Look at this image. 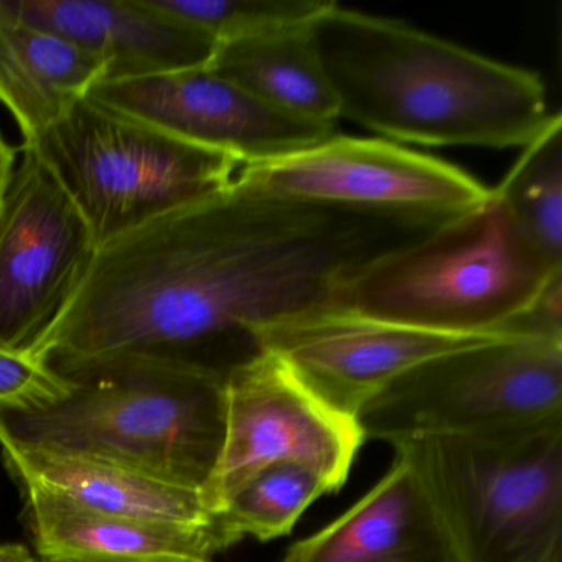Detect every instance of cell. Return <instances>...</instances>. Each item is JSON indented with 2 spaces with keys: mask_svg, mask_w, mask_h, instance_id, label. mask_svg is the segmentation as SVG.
Returning <instances> with one entry per match:
<instances>
[{
  "mask_svg": "<svg viewBox=\"0 0 562 562\" xmlns=\"http://www.w3.org/2000/svg\"><path fill=\"white\" fill-rule=\"evenodd\" d=\"M331 492L327 480L304 463H278L248 480L213 516L225 548L245 538L288 536L305 509Z\"/></svg>",
  "mask_w": 562,
  "mask_h": 562,
  "instance_id": "obj_20",
  "label": "cell"
},
{
  "mask_svg": "<svg viewBox=\"0 0 562 562\" xmlns=\"http://www.w3.org/2000/svg\"><path fill=\"white\" fill-rule=\"evenodd\" d=\"M25 519L42 562H213L226 551L215 526L173 525L81 508L22 492Z\"/></svg>",
  "mask_w": 562,
  "mask_h": 562,
  "instance_id": "obj_16",
  "label": "cell"
},
{
  "mask_svg": "<svg viewBox=\"0 0 562 562\" xmlns=\"http://www.w3.org/2000/svg\"><path fill=\"white\" fill-rule=\"evenodd\" d=\"M562 414V338L508 334L426 361L358 414L367 439L465 436Z\"/></svg>",
  "mask_w": 562,
  "mask_h": 562,
  "instance_id": "obj_7",
  "label": "cell"
},
{
  "mask_svg": "<svg viewBox=\"0 0 562 562\" xmlns=\"http://www.w3.org/2000/svg\"><path fill=\"white\" fill-rule=\"evenodd\" d=\"M97 249L57 177L22 146L0 213V345L32 347L74 297Z\"/></svg>",
  "mask_w": 562,
  "mask_h": 562,
  "instance_id": "obj_10",
  "label": "cell"
},
{
  "mask_svg": "<svg viewBox=\"0 0 562 562\" xmlns=\"http://www.w3.org/2000/svg\"><path fill=\"white\" fill-rule=\"evenodd\" d=\"M314 38L340 117L420 146L525 147L551 121L538 74L331 4Z\"/></svg>",
  "mask_w": 562,
  "mask_h": 562,
  "instance_id": "obj_2",
  "label": "cell"
},
{
  "mask_svg": "<svg viewBox=\"0 0 562 562\" xmlns=\"http://www.w3.org/2000/svg\"><path fill=\"white\" fill-rule=\"evenodd\" d=\"M0 11L100 58L104 81L206 67L216 50L212 37L144 0H0Z\"/></svg>",
  "mask_w": 562,
  "mask_h": 562,
  "instance_id": "obj_13",
  "label": "cell"
},
{
  "mask_svg": "<svg viewBox=\"0 0 562 562\" xmlns=\"http://www.w3.org/2000/svg\"><path fill=\"white\" fill-rule=\"evenodd\" d=\"M440 223L228 192L98 246L32 350L58 373L130 357L229 371L265 325L337 307L368 262Z\"/></svg>",
  "mask_w": 562,
  "mask_h": 562,
  "instance_id": "obj_1",
  "label": "cell"
},
{
  "mask_svg": "<svg viewBox=\"0 0 562 562\" xmlns=\"http://www.w3.org/2000/svg\"><path fill=\"white\" fill-rule=\"evenodd\" d=\"M64 376L71 381L64 400L0 414V432L202 492L225 436L226 376L157 357L120 358Z\"/></svg>",
  "mask_w": 562,
  "mask_h": 562,
  "instance_id": "obj_3",
  "label": "cell"
},
{
  "mask_svg": "<svg viewBox=\"0 0 562 562\" xmlns=\"http://www.w3.org/2000/svg\"><path fill=\"white\" fill-rule=\"evenodd\" d=\"M147 8L199 29L218 44L261 37L317 21L330 0H144Z\"/></svg>",
  "mask_w": 562,
  "mask_h": 562,
  "instance_id": "obj_21",
  "label": "cell"
},
{
  "mask_svg": "<svg viewBox=\"0 0 562 562\" xmlns=\"http://www.w3.org/2000/svg\"><path fill=\"white\" fill-rule=\"evenodd\" d=\"M27 146L57 177L97 246L228 192L245 167L88 98Z\"/></svg>",
  "mask_w": 562,
  "mask_h": 562,
  "instance_id": "obj_6",
  "label": "cell"
},
{
  "mask_svg": "<svg viewBox=\"0 0 562 562\" xmlns=\"http://www.w3.org/2000/svg\"><path fill=\"white\" fill-rule=\"evenodd\" d=\"M5 469L22 492H41L106 515L210 525L200 490L127 469L110 460L18 442L0 432Z\"/></svg>",
  "mask_w": 562,
  "mask_h": 562,
  "instance_id": "obj_15",
  "label": "cell"
},
{
  "mask_svg": "<svg viewBox=\"0 0 562 562\" xmlns=\"http://www.w3.org/2000/svg\"><path fill=\"white\" fill-rule=\"evenodd\" d=\"M255 195L370 215L442 223L475 209L492 189L465 170L391 140L334 136L239 170Z\"/></svg>",
  "mask_w": 562,
  "mask_h": 562,
  "instance_id": "obj_8",
  "label": "cell"
},
{
  "mask_svg": "<svg viewBox=\"0 0 562 562\" xmlns=\"http://www.w3.org/2000/svg\"><path fill=\"white\" fill-rule=\"evenodd\" d=\"M88 100L245 166L291 156L335 134V124L279 113L206 67L103 81Z\"/></svg>",
  "mask_w": 562,
  "mask_h": 562,
  "instance_id": "obj_12",
  "label": "cell"
},
{
  "mask_svg": "<svg viewBox=\"0 0 562 562\" xmlns=\"http://www.w3.org/2000/svg\"><path fill=\"white\" fill-rule=\"evenodd\" d=\"M37 555L21 542H0V562H37Z\"/></svg>",
  "mask_w": 562,
  "mask_h": 562,
  "instance_id": "obj_24",
  "label": "cell"
},
{
  "mask_svg": "<svg viewBox=\"0 0 562 562\" xmlns=\"http://www.w3.org/2000/svg\"><path fill=\"white\" fill-rule=\"evenodd\" d=\"M561 272L519 232L492 189L475 209L368 262L335 308L437 334H508Z\"/></svg>",
  "mask_w": 562,
  "mask_h": 562,
  "instance_id": "obj_4",
  "label": "cell"
},
{
  "mask_svg": "<svg viewBox=\"0 0 562 562\" xmlns=\"http://www.w3.org/2000/svg\"><path fill=\"white\" fill-rule=\"evenodd\" d=\"M493 193L519 232L549 261L562 266L561 114H552L546 130L522 147Z\"/></svg>",
  "mask_w": 562,
  "mask_h": 562,
  "instance_id": "obj_19",
  "label": "cell"
},
{
  "mask_svg": "<svg viewBox=\"0 0 562 562\" xmlns=\"http://www.w3.org/2000/svg\"><path fill=\"white\" fill-rule=\"evenodd\" d=\"M364 440L357 417L328 406L281 358L261 351L226 376L225 436L203 503L215 516L256 473L289 462L312 467L338 492Z\"/></svg>",
  "mask_w": 562,
  "mask_h": 562,
  "instance_id": "obj_9",
  "label": "cell"
},
{
  "mask_svg": "<svg viewBox=\"0 0 562 562\" xmlns=\"http://www.w3.org/2000/svg\"><path fill=\"white\" fill-rule=\"evenodd\" d=\"M206 68L272 110L312 123L340 117L314 38V22L216 45Z\"/></svg>",
  "mask_w": 562,
  "mask_h": 562,
  "instance_id": "obj_18",
  "label": "cell"
},
{
  "mask_svg": "<svg viewBox=\"0 0 562 562\" xmlns=\"http://www.w3.org/2000/svg\"><path fill=\"white\" fill-rule=\"evenodd\" d=\"M282 562H459L432 498L403 450L344 515L294 542Z\"/></svg>",
  "mask_w": 562,
  "mask_h": 562,
  "instance_id": "obj_14",
  "label": "cell"
},
{
  "mask_svg": "<svg viewBox=\"0 0 562 562\" xmlns=\"http://www.w3.org/2000/svg\"><path fill=\"white\" fill-rule=\"evenodd\" d=\"M37 562H42V561H37Z\"/></svg>",
  "mask_w": 562,
  "mask_h": 562,
  "instance_id": "obj_25",
  "label": "cell"
},
{
  "mask_svg": "<svg viewBox=\"0 0 562 562\" xmlns=\"http://www.w3.org/2000/svg\"><path fill=\"white\" fill-rule=\"evenodd\" d=\"M106 80L100 58L0 11V104L34 144Z\"/></svg>",
  "mask_w": 562,
  "mask_h": 562,
  "instance_id": "obj_17",
  "label": "cell"
},
{
  "mask_svg": "<svg viewBox=\"0 0 562 562\" xmlns=\"http://www.w3.org/2000/svg\"><path fill=\"white\" fill-rule=\"evenodd\" d=\"M70 387L71 381L31 347L0 345V414L47 409Z\"/></svg>",
  "mask_w": 562,
  "mask_h": 562,
  "instance_id": "obj_22",
  "label": "cell"
},
{
  "mask_svg": "<svg viewBox=\"0 0 562 562\" xmlns=\"http://www.w3.org/2000/svg\"><path fill=\"white\" fill-rule=\"evenodd\" d=\"M19 149H15L8 137L0 133V213L4 206L5 195L18 166Z\"/></svg>",
  "mask_w": 562,
  "mask_h": 562,
  "instance_id": "obj_23",
  "label": "cell"
},
{
  "mask_svg": "<svg viewBox=\"0 0 562 562\" xmlns=\"http://www.w3.org/2000/svg\"><path fill=\"white\" fill-rule=\"evenodd\" d=\"M393 449L416 467L459 562H562V414Z\"/></svg>",
  "mask_w": 562,
  "mask_h": 562,
  "instance_id": "obj_5",
  "label": "cell"
},
{
  "mask_svg": "<svg viewBox=\"0 0 562 562\" xmlns=\"http://www.w3.org/2000/svg\"><path fill=\"white\" fill-rule=\"evenodd\" d=\"M503 335L508 334H437L328 308L265 325L256 340L328 406L358 419L374 396L413 368Z\"/></svg>",
  "mask_w": 562,
  "mask_h": 562,
  "instance_id": "obj_11",
  "label": "cell"
}]
</instances>
